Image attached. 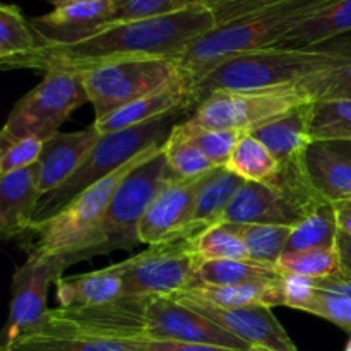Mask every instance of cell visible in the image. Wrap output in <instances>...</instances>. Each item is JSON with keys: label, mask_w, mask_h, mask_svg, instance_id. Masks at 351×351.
I'll list each match as a JSON object with an SVG mask.
<instances>
[{"label": "cell", "mask_w": 351, "mask_h": 351, "mask_svg": "<svg viewBox=\"0 0 351 351\" xmlns=\"http://www.w3.org/2000/svg\"><path fill=\"white\" fill-rule=\"evenodd\" d=\"M40 47H43L40 36L19 7L0 5V62L24 57Z\"/></svg>", "instance_id": "obj_31"}, {"label": "cell", "mask_w": 351, "mask_h": 351, "mask_svg": "<svg viewBox=\"0 0 351 351\" xmlns=\"http://www.w3.org/2000/svg\"><path fill=\"white\" fill-rule=\"evenodd\" d=\"M312 141L351 139V99H319L314 103L312 117Z\"/></svg>", "instance_id": "obj_35"}, {"label": "cell", "mask_w": 351, "mask_h": 351, "mask_svg": "<svg viewBox=\"0 0 351 351\" xmlns=\"http://www.w3.org/2000/svg\"><path fill=\"white\" fill-rule=\"evenodd\" d=\"M350 40L315 48H264L233 55L191 81L194 108L225 91H257L295 84L345 60Z\"/></svg>", "instance_id": "obj_3"}, {"label": "cell", "mask_w": 351, "mask_h": 351, "mask_svg": "<svg viewBox=\"0 0 351 351\" xmlns=\"http://www.w3.org/2000/svg\"><path fill=\"white\" fill-rule=\"evenodd\" d=\"M163 144L137 154L122 168L72 199L47 221L31 223L26 232L17 239L27 257H55L64 261L67 267L79 261L95 257L99 245L103 219L119 184Z\"/></svg>", "instance_id": "obj_4"}, {"label": "cell", "mask_w": 351, "mask_h": 351, "mask_svg": "<svg viewBox=\"0 0 351 351\" xmlns=\"http://www.w3.org/2000/svg\"><path fill=\"white\" fill-rule=\"evenodd\" d=\"M191 108H194L191 79L189 75H184L173 84L143 96L103 119L95 120L93 125L101 136H105V134L117 132V130L132 129V127L143 125V123L153 122V120L177 117L180 112Z\"/></svg>", "instance_id": "obj_17"}, {"label": "cell", "mask_w": 351, "mask_h": 351, "mask_svg": "<svg viewBox=\"0 0 351 351\" xmlns=\"http://www.w3.org/2000/svg\"><path fill=\"white\" fill-rule=\"evenodd\" d=\"M281 291H283V307L305 311L315 291V280L298 274H283Z\"/></svg>", "instance_id": "obj_42"}, {"label": "cell", "mask_w": 351, "mask_h": 351, "mask_svg": "<svg viewBox=\"0 0 351 351\" xmlns=\"http://www.w3.org/2000/svg\"><path fill=\"white\" fill-rule=\"evenodd\" d=\"M202 230V226H195L117 263L123 281V295H171L191 288L202 263L195 252V237Z\"/></svg>", "instance_id": "obj_10"}, {"label": "cell", "mask_w": 351, "mask_h": 351, "mask_svg": "<svg viewBox=\"0 0 351 351\" xmlns=\"http://www.w3.org/2000/svg\"><path fill=\"white\" fill-rule=\"evenodd\" d=\"M209 173L191 178H168L141 221L137 230L139 242L149 247L195 228L192 225L195 199Z\"/></svg>", "instance_id": "obj_13"}, {"label": "cell", "mask_w": 351, "mask_h": 351, "mask_svg": "<svg viewBox=\"0 0 351 351\" xmlns=\"http://www.w3.org/2000/svg\"><path fill=\"white\" fill-rule=\"evenodd\" d=\"M307 84L315 101L336 98L351 99V40L345 60L329 71L311 75L307 79Z\"/></svg>", "instance_id": "obj_38"}, {"label": "cell", "mask_w": 351, "mask_h": 351, "mask_svg": "<svg viewBox=\"0 0 351 351\" xmlns=\"http://www.w3.org/2000/svg\"><path fill=\"white\" fill-rule=\"evenodd\" d=\"M285 2V0H206L202 5L211 9L215 14L216 23L226 24L232 21L239 19V17L247 16V14L257 12V10L264 9L267 5H274V3Z\"/></svg>", "instance_id": "obj_41"}, {"label": "cell", "mask_w": 351, "mask_h": 351, "mask_svg": "<svg viewBox=\"0 0 351 351\" xmlns=\"http://www.w3.org/2000/svg\"><path fill=\"white\" fill-rule=\"evenodd\" d=\"M113 5V23L149 19L178 10V0H110Z\"/></svg>", "instance_id": "obj_40"}, {"label": "cell", "mask_w": 351, "mask_h": 351, "mask_svg": "<svg viewBox=\"0 0 351 351\" xmlns=\"http://www.w3.org/2000/svg\"><path fill=\"white\" fill-rule=\"evenodd\" d=\"M55 9L58 7H65V5H72V3H79V2H84V0H48Z\"/></svg>", "instance_id": "obj_47"}, {"label": "cell", "mask_w": 351, "mask_h": 351, "mask_svg": "<svg viewBox=\"0 0 351 351\" xmlns=\"http://www.w3.org/2000/svg\"><path fill=\"white\" fill-rule=\"evenodd\" d=\"M113 23L110 0H84L58 7L45 16L29 17V24L40 36L43 47H65L88 40Z\"/></svg>", "instance_id": "obj_16"}, {"label": "cell", "mask_w": 351, "mask_h": 351, "mask_svg": "<svg viewBox=\"0 0 351 351\" xmlns=\"http://www.w3.org/2000/svg\"><path fill=\"white\" fill-rule=\"evenodd\" d=\"M36 165L0 175V233L3 240L19 239L33 223L43 197L38 189Z\"/></svg>", "instance_id": "obj_19"}, {"label": "cell", "mask_w": 351, "mask_h": 351, "mask_svg": "<svg viewBox=\"0 0 351 351\" xmlns=\"http://www.w3.org/2000/svg\"><path fill=\"white\" fill-rule=\"evenodd\" d=\"M336 211H338L339 230H343V232L351 235V201L343 202V204H336Z\"/></svg>", "instance_id": "obj_45"}, {"label": "cell", "mask_w": 351, "mask_h": 351, "mask_svg": "<svg viewBox=\"0 0 351 351\" xmlns=\"http://www.w3.org/2000/svg\"><path fill=\"white\" fill-rule=\"evenodd\" d=\"M67 269L62 259L55 257H27L16 269L10 287L9 317L2 332L0 350L19 338L33 335L43 326L48 315V290Z\"/></svg>", "instance_id": "obj_12"}, {"label": "cell", "mask_w": 351, "mask_h": 351, "mask_svg": "<svg viewBox=\"0 0 351 351\" xmlns=\"http://www.w3.org/2000/svg\"><path fill=\"white\" fill-rule=\"evenodd\" d=\"M249 351H273V350H267V348H261V346H252Z\"/></svg>", "instance_id": "obj_48"}, {"label": "cell", "mask_w": 351, "mask_h": 351, "mask_svg": "<svg viewBox=\"0 0 351 351\" xmlns=\"http://www.w3.org/2000/svg\"><path fill=\"white\" fill-rule=\"evenodd\" d=\"M280 278H283V271L278 267V264H267L254 259L204 261L199 266L191 288L201 287V285H209V287H239V285L280 280Z\"/></svg>", "instance_id": "obj_26"}, {"label": "cell", "mask_w": 351, "mask_h": 351, "mask_svg": "<svg viewBox=\"0 0 351 351\" xmlns=\"http://www.w3.org/2000/svg\"><path fill=\"white\" fill-rule=\"evenodd\" d=\"M351 33V0H332L302 21L276 48H315Z\"/></svg>", "instance_id": "obj_24"}, {"label": "cell", "mask_w": 351, "mask_h": 351, "mask_svg": "<svg viewBox=\"0 0 351 351\" xmlns=\"http://www.w3.org/2000/svg\"><path fill=\"white\" fill-rule=\"evenodd\" d=\"M60 307H93L123 295V281L115 264L93 273L64 278L55 283Z\"/></svg>", "instance_id": "obj_21"}, {"label": "cell", "mask_w": 351, "mask_h": 351, "mask_svg": "<svg viewBox=\"0 0 351 351\" xmlns=\"http://www.w3.org/2000/svg\"><path fill=\"white\" fill-rule=\"evenodd\" d=\"M336 247H338L339 257H341L343 269L351 274V235L339 230L338 239H336Z\"/></svg>", "instance_id": "obj_44"}, {"label": "cell", "mask_w": 351, "mask_h": 351, "mask_svg": "<svg viewBox=\"0 0 351 351\" xmlns=\"http://www.w3.org/2000/svg\"><path fill=\"white\" fill-rule=\"evenodd\" d=\"M146 351H237L215 345L185 341H146Z\"/></svg>", "instance_id": "obj_43"}, {"label": "cell", "mask_w": 351, "mask_h": 351, "mask_svg": "<svg viewBox=\"0 0 351 351\" xmlns=\"http://www.w3.org/2000/svg\"><path fill=\"white\" fill-rule=\"evenodd\" d=\"M345 351H351V338H350L348 345H346V350H345Z\"/></svg>", "instance_id": "obj_49"}, {"label": "cell", "mask_w": 351, "mask_h": 351, "mask_svg": "<svg viewBox=\"0 0 351 351\" xmlns=\"http://www.w3.org/2000/svg\"><path fill=\"white\" fill-rule=\"evenodd\" d=\"M312 117L314 103H308L264 123L250 134H254L271 151L278 163H288L304 156L307 147L314 143L311 134Z\"/></svg>", "instance_id": "obj_20"}, {"label": "cell", "mask_w": 351, "mask_h": 351, "mask_svg": "<svg viewBox=\"0 0 351 351\" xmlns=\"http://www.w3.org/2000/svg\"><path fill=\"white\" fill-rule=\"evenodd\" d=\"M84 103L89 99L77 72H43L40 84L14 105L0 134L2 146L24 137L50 139Z\"/></svg>", "instance_id": "obj_9"}, {"label": "cell", "mask_w": 351, "mask_h": 351, "mask_svg": "<svg viewBox=\"0 0 351 351\" xmlns=\"http://www.w3.org/2000/svg\"><path fill=\"white\" fill-rule=\"evenodd\" d=\"M226 168L245 182H269L280 170V163L254 134H243Z\"/></svg>", "instance_id": "obj_30"}, {"label": "cell", "mask_w": 351, "mask_h": 351, "mask_svg": "<svg viewBox=\"0 0 351 351\" xmlns=\"http://www.w3.org/2000/svg\"><path fill=\"white\" fill-rule=\"evenodd\" d=\"M239 226L250 259L267 264H278L281 256L287 252L288 240L293 228V226L261 225V223Z\"/></svg>", "instance_id": "obj_36"}, {"label": "cell", "mask_w": 351, "mask_h": 351, "mask_svg": "<svg viewBox=\"0 0 351 351\" xmlns=\"http://www.w3.org/2000/svg\"><path fill=\"white\" fill-rule=\"evenodd\" d=\"M326 146H328L329 149H332L336 154H339V156L345 158L346 161H350V163H351V139L329 141V143H326Z\"/></svg>", "instance_id": "obj_46"}, {"label": "cell", "mask_w": 351, "mask_h": 351, "mask_svg": "<svg viewBox=\"0 0 351 351\" xmlns=\"http://www.w3.org/2000/svg\"><path fill=\"white\" fill-rule=\"evenodd\" d=\"M45 149V141L40 137H24L2 146L0 154V175L34 167Z\"/></svg>", "instance_id": "obj_39"}, {"label": "cell", "mask_w": 351, "mask_h": 351, "mask_svg": "<svg viewBox=\"0 0 351 351\" xmlns=\"http://www.w3.org/2000/svg\"><path fill=\"white\" fill-rule=\"evenodd\" d=\"M167 180V158L165 146H161L156 153L134 168L117 187L103 219L96 256L113 250H129L136 243H141L137 230L147 208Z\"/></svg>", "instance_id": "obj_11"}, {"label": "cell", "mask_w": 351, "mask_h": 351, "mask_svg": "<svg viewBox=\"0 0 351 351\" xmlns=\"http://www.w3.org/2000/svg\"><path fill=\"white\" fill-rule=\"evenodd\" d=\"M0 351H146V341L36 331L33 335L23 336Z\"/></svg>", "instance_id": "obj_25"}, {"label": "cell", "mask_w": 351, "mask_h": 351, "mask_svg": "<svg viewBox=\"0 0 351 351\" xmlns=\"http://www.w3.org/2000/svg\"><path fill=\"white\" fill-rule=\"evenodd\" d=\"M195 252L204 261L250 259L245 242L237 223L219 221L208 226L195 237Z\"/></svg>", "instance_id": "obj_32"}, {"label": "cell", "mask_w": 351, "mask_h": 351, "mask_svg": "<svg viewBox=\"0 0 351 351\" xmlns=\"http://www.w3.org/2000/svg\"><path fill=\"white\" fill-rule=\"evenodd\" d=\"M308 177L321 197L331 204L351 201V163L329 149L326 143L314 141L305 151Z\"/></svg>", "instance_id": "obj_23"}, {"label": "cell", "mask_w": 351, "mask_h": 351, "mask_svg": "<svg viewBox=\"0 0 351 351\" xmlns=\"http://www.w3.org/2000/svg\"><path fill=\"white\" fill-rule=\"evenodd\" d=\"M178 130L184 134L185 139L199 147L216 167H226L237 143L245 132L239 130H223V129H209V127L197 125V123L187 122L177 123Z\"/></svg>", "instance_id": "obj_37"}, {"label": "cell", "mask_w": 351, "mask_h": 351, "mask_svg": "<svg viewBox=\"0 0 351 351\" xmlns=\"http://www.w3.org/2000/svg\"><path fill=\"white\" fill-rule=\"evenodd\" d=\"M216 26L211 9L199 3L149 19L112 23L88 40L65 47H40L33 53L2 62V67L81 72L125 58L168 57L177 60L199 36Z\"/></svg>", "instance_id": "obj_2"}, {"label": "cell", "mask_w": 351, "mask_h": 351, "mask_svg": "<svg viewBox=\"0 0 351 351\" xmlns=\"http://www.w3.org/2000/svg\"><path fill=\"white\" fill-rule=\"evenodd\" d=\"M95 120L173 84L185 74L175 58L139 57L106 62L77 72Z\"/></svg>", "instance_id": "obj_7"}, {"label": "cell", "mask_w": 351, "mask_h": 351, "mask_svg": "<svg viewBox=\"0 0 351 351\" xmlns=\"http://www.w3.org/2000/svg\"><path fill=\"white\" fill-rule=\"evenodd\" d=\"M173 298H191V300L204 302L215 307L233 308L247 307V305H266V307H278L283 305V291H281L280 280L256 281V283L239 285V287H201L187 288L171 293Z\"/></svg>", "instance_id": "obj_22"}, {"label": "cell", "mask_w": 351, "mask_h": 351, "mask_svg": "<svg viewBox=\"0 0 351 351\" xmlns=\"http://www.w3.org/2000/svg\"><path fill=\"white\" fill-rule=\"evenodd\" d=\"M163 146L168 178H191L219 168L195 144L185 139L177 125H173Z\"/></svg>", "instance_id": "obj_34"}, {"label": "cell", "mask_w": 351, "mask_h": 351, "mask_svg": "<svg viewBox=\"0 0 351 351\" xmlns=\"http://www.w3.org/2000/svg\"><path fill=\"white\" fill-rule=\"evenodd\" d=\"M171 119L173 117L153 120V122L143 123V125L132 127V129L117 130V132H110L99 137L95 147L84 158L79 170L60 189L41 197L36 213H34L33 223L47 221L48 218L57 215L62 208H65L72 199L122 168L137 154L158 146V144H163L173 129L170 125Z\"/></svg>", "instance_id": "obj_6"}, {"label": "cell", "mask_w": 351, "mask_h": 351, "mask_svg": "<svg viewBox=\"0 0 351 351\" xmlns=\"http://www.w3.org/2000/svg\"><path fill=\"white\" fill-rule=\"evenodd\" d=\"M338 233L339 221L336 204L326 201L291 228L287 252L336 245Z\"/></svg>", "instance_id": "obj_29"}, {"label": "cell", "mask_w": 351, "mask_h": 351, "mask_svg": "<svg viewBox=\"0 0 351 351\" xmlns=\"http://www.w3.org/2000/svg\"><path fill=\"white\" fill-rule=\"evenodd\" d=\"M99 137L96 127L89 125L77 132H58L45 141L43 154L36 165L38 189L43 197L60 189L79 170Z\"/></svg>", "instance_id": "obj_18"}, {"label": "cell", "mask_w": 351, "mask_h": 351, "mask_svg": "<svg viewBox=\"0 0 351 351\" xmlns=\"http://www.w3.org/2000/svg\"><path fill=\"white\" fill-rule=\"evenodd\" d=\"M304 312L326 319L351 335V274L343 269L331 278L315 280V291Z\"/></svg>", "instance_id": "obj_27"}, {"label": "cell", "mask_w": 351, "mask_h": 351, "mask_svg": "<svg viewBox=\"0 0 351 351\" xmlns=\"http://www.w3.org/2000/svg\"><path fill=\"white\" fill-rule=\"evenodd\" d=\"M38 331L129 341L202 343L237 351L252 348L171 295L160 293L122 295L93 307L50 308Z\"/></svg>", "instance_id": "obj_1"}, {"label": "cell", "mask_w": 351, "mask_h": 351, "mask_svg": "<svg viewBox=\"0 0 351 351\" xmlns=\"http://www.w3.org/2000/svg\"><path fill=\"white\" fill-rule=\"evenodd\" d=\"M278 267L283 274H298L311 280H324L343 271L341 257L336 245L285 252L278 261Z\"/></svg>", "instance_id": "obj_33"}, {"label": "cell", "mask_w": 351, "mask_h": 351, "mask_svg": "<svg viewBox=\"0 0 351 351\" xmlns=\"http://www.w3.org/2000/svg\"><path fill=\"white\" fill-rule=\"evenodd\" d=\"M192 311L211 319L225 331L232 332L250 346H261L273 351H298L295 343L274 317L271 307L266 305H247V307L223 308L191 298H175Z\"/></svg>", "instance_id": "obj_14"}, {"label": "cell", "mask_w": 351, "mask_h": 351, "mask_svg": "<svg viewBox=\"0 0 351 351\" xmlns=\"http://www.w3.org/2000/svg\"><path fill=\"white\" fill-rule=\"evenodd\" d=\"M305 211L276 182H245L219 221L239 225L295 226L305 218ZM218 221V223H219Z\"/></svg>", "instance_id": "obj_15"}, {"label": "cell", "mask_w": 351, "mask_h": 351, "mask_svg": "<svg viewBox=\"0 0 351 351\" xmlns=\"http://www.w3.org/2000/svg\"><path fill=\"white\" fill-rule=\"evenodd\" d=\"M243 184L245 180L230 171L226 167L213 170L202 184L197 199H195L192 225L208 228V226L218 223Z\"/></svg>", "instance_id": "obj_28"}, {"label": "cell", "mask_w": 351, "mask_h": 351, "mask_svg": "<svg viewBox=\"0 0 351 351\" xmlns=\"http://www.w3.org/2000/svg\"><path fill=\"white\" fill-rule=\"evenodd\" d=\"M331 2L332 0H285L232 23L219 24L199 36L177 62L189 79L194 81L233 55L278 47L293 27Z\"/></svg>", "instance_id": "obj_5"}, {"label": "cell", "mask_w": 351, "mask_h": 351, "mask_svg": "<svg viewBox=\"0 0 351 351\" xmlns=\"http://www.w3.org/2000/svg\"><path fill=\"white\" fill-rule=\"evenodd\" d=\"M308 103H315V98L305 79L295 84L257 91L216 93L195 106L189 120L209 129L250 134L264 123Z\"/></svg>", "instance_id": "obj_8"}]
</instances>
